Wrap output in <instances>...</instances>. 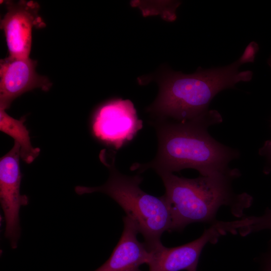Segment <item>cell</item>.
Returning a JSON list of instances; mask_svg holds the SVG:
<instances>
[{
  "mask_svg": "<svg viewBox=\"0 0 271 271\" xmlns=\"http://www.w3.org/2000/svg\"><path fill=\"white\" fill-rule=\"evenodd\" d=\"M222 121L216 110H209L199 117L187 121H158V150L155 159L145 164H134L131 169L143 172L152 168L173 173L193 169L202 176L240 175L229 163L239 156L236 149L218 142L208 129Z\"/></svg>",
  "mask_w": 271,
  "mask_h": 271,
  "instance_id": "1",
  "label": "cell"
},
{
  "mask_svg": "<svg viewBox=\"0 0 271 271\" xmlns=\"http://www.w3.org/2000/svg\"><path fill=\"white\" fill-rule=\"evenodd\" d=\"M258 49L256 43L250 42L239 58L225 67H199L191 74L168 71L159 81V94L147 111L158 121H187L199 117L209 110L210 102L219 92L252 79V71L239 68L253 62Z\"/></svg>",
  "mask_w": 271,
  "mask_h": 271,
  "instance_id": "2",
  "label": "cell"
},
{
  "mask_svg": "<svg viewBox=\"0 0 271 271\" xmlns=\"http://www.w3.org/2000/svg\"><path fill=\"white\" fill-rule=\"evenodd\" d=\"M165 188L164 196L171 217L170 231H181L195 222H212L222 206H227L235 216L240 217L251 204L252 197L236 194L231 182L238 175L200 176L190 179L173 173L157 172Z\"/></svg>",
  "mask_w": 271,
  "mask_h": 271,
  "instance_id": "3",
  "label": "cell"
},
{
  "mask_svg": "<svg viewBox=\"0 0 271 271\" xmlns=\"http://www.w3.org/2000/svg\"><path fill=\"white\" fill-rule=\"evenodd\" d=\"M99 158L109 170L107 181L98 187L77 186L75 192L78 195L101 192L111 198L134 222L147 248L152 250L162 244L163 233L171 230V214L164 195L156 197L142 190L140 185L143 178L139 175L129 176L119 172L115 166L114 152L103 150Z\"/></svg>",
  "mask_w": 271,
  "mask_h": 271,
  "instance_id": "4",
  "label": "cell"
},
{
  "mask_svg": "<svg viewBox=\"0 0 271 271\" xmlns=\"http://www.w3.org/2000/svg\"><path fill=\"white\" fill-rule=\"evenodd\" d=\"M143 127L131 101L117 98L97 108L91 124L94 137L118 150L130 142Z\"/></svg>",
  "mask_w": 271,
  "mask_h": 271,
  "instance_id": "5",
  "label": "cell"
},
{
  "mask_svg": "<svg viewBox=\"0 0 271 271\" xmlns=\"http://www.w3.org/2000/svg\"><path fill=\"white\" fill-rule=\"evenodd\" d=\"M20 146L14 142L11 150L0 160V200L6 228L5 236L12 248H17L21 233L19 211L27 205L28 197L20 193Z\"/></svg>",
  "mask_w": 271,
  "mask_h": 271,
  "instance_id": "6",
  "label": "cell"
},
{
  "mask_svg": "<svg viewBox=\"0 0 271 271\" xmlns=\"http://www.w3.org/2000/svg\"><path fill=\"white\" fill-rule=\"evenodd\" d=\"M228 233H231L230 221H216L199 237L189 243L174 247H166L161 244L150 251L149 271H196L205 246L216 242L221 236Z\"/></svg>",
  "mask_w": 271,
  "mask_h": 271,
  "instance_id": "7",
  "label": "cell"
},
{
  "mask_svg": "<svg viewBox=\"0 0 271 271\" xmlns=\"http://www.w3.org/2000/svg\"><path fill=\"white\" fill-rule=\"evenodd\" d=\"M7 13L1 21L9 56L29 58L34 28H42L45 24L39 15L40 6L33 1L6 2Z\"/></svg>",
  "mask_w": 271,
  "mask_h": 271,
  "instance_id": "8",
  "label": "cell"
},
{
  "mask_svg": "<svg viewBox=\"0 0 271 271\" xmlns=\"http://www.w3.org/2000/svg\"><path fill=\"white\" fill-rule=\"evenodd\" d=\"M37 61L9 56L0 62V108L6 110L22 94L36 88L48 91L52 83L37 74Z\"/></svg>",
  "mask_w": 271,
  "mask_h": 271,
  "instance_id": "9",
  "label": "cell"
},
{
  "mask_svg": "<svg viewBox=\"0 0 271 271\" xmlns=\"http://www.w3.org/2000/svg\"><path fill=\"white\" fill-rule=\"evenodd\" d=\"M123 222L122 234L110 256L94 271H142L140 266L149 263L151 252L138 240L137 225L127 216Z\"/></svg>",
  "mask_w": 271,
  "mask_h": 271,
  "instance_id": "10",
  "label": "cell"
},
{
  "mask_svg": "<svg viewBox=\"0 0 271 271\" xmlns=\"http://www.w3.org/2000/svg\"><path fill=\"white\" fill-rule=\"evenodd\" d=\"M25 116L17 119L9 115L5 109L0 108V130L13 138L20 146V157L31 164L39 156L40 150L34 148L30 141L29 131L24 125Z\"/></svg>",
  "mask_w": 271,
  "mask_h": 271,
  "instance_id": "11",
  "label": "cell"
},
{
  "mask_svg": "<svg viewBox=\"0 0 271 271\" xmlns=\"http://www.w3.org/2000/svg\"><path fill=\"white\" fill-rule=\"evenodd\" d=\"M268 229L271 231V210L267 209L260 216H248L240 220L238 232L242 235Z\"/></svg>",
  "mask_w": 271,
  "mask_h": 271,
  "instance_id": "12",
  "label": "cell"
},
{
  "mask_svg": "<svg viewBox=\"0 0 271 271\" xmlns=\"http://www.w3.org/2000/svg\"><path fill=\"white\" fill-rule=\"evenodd\" d=\"M267 64L271 68V55L267 59ZM260 155L265 157L268 163L271 165V140L266 141L259 150Z\"/></svg>",
  "mask_w": 271,
  "mask_h": 271,
  "instance_id": "13",
  "label": "cell"
},
{
  "mask_svg": "<svg viewBox=\"0 0 271 271\" xmlns=\"http://www.w3.org/2000/svg\"><path fill=\"white\" fill-rule=\"evenodd\" d=\"M264 260V271H271V245Z\"/></svg>",
  "mask_w": 271,
  "mask_h": 271,
  "instance_id": "14",
  "label": "cell"
}]
</instances>
